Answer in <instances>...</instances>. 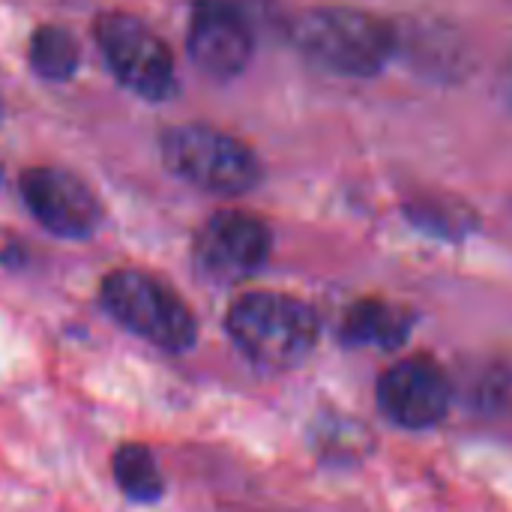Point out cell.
<instances>
[{
  "instance_id": "6da1fadb",
  "label": "cell",
  "mask_w": 512,
  "mask_h": 512,
  "mask_svg": "<svg viewBox=\"0 0 512 512\" xmlns=\"http://www.w3.org/2000/svg\"><path fill=\"white\" fill-rule=\"evenodd\" d=\"M294 48L318 69L345 78H372L396 54V30L360 9H309L291 21Z\"/></svg>"
},
{
  "instance_id": "7a4b0ae2",
  "label": "cell",
  "mask_w": 512,
  "mask_h": 512,
  "mask_svg": "<svg viewBox=\"0 0 512 512\" xmlns=\"http://www.w3.org/2000/svg\"><path fill=\"white\" fill-rule=\"evenodd\" d=\"M231 342L261 369H294L318 342V315L309 303L279 294L252 291L243 294L225 318Z\"/></svg>"
},
{
  "instance_id": "3957f363",
  "label": "cell",
  "mask_w": 512,
  "mask_h": 512,
  "mask_svg": "<svg viewBox=\"0 0 512 512\" xmlns=\"http://www.w3.org/2000/svg\"><path fill=\"white\" fill-rule=\"evenodd\" d=\"M105 312L150 345L183 354L198 339V324L183 297L141 270H114L99 288Z\"/></svg>"
},
{
  "instance_id": "277c9868",
  "label": "cell",
  "mask_w": 512,
  "mask_h": 512,
  "mask_svg": "<svg viewBox=\"0 0 512 512\" xmlns=\"http://www.w3.org/2000/svg\"><path fill=\"white\" fill-rule=\"evenodd\" d=\"M165 168L189 186L213 195H246L261 183L258 156L210 126H174L162 135Z\"/></svg>"
},
{
  "instance_id": "5b68a950",
  "label": "cell",
  "mask_w": 512,
  "mask_h": 512,
  "mask_svg": "<svg viewBox=\"0 0 512 512\" xmlns=\"http://www.w3.org/2000/svg\"><path fill=\"white\" fill-rule=\"evenodd\" d=\"M96 39L117 81L141 99H165L174 90L168 45L135 15L108 12L96 21Z\"/></svg>"
},
{
  "instance_id": "8992f818",
  "label": "cell",
  "mask_w": 512,
  "mask_h": 512,
  "mask_svg": "<svg viewBox=\"0 0 512 512\" xmlns=\"http://www.w3.org/2000/svg\"><path fill=\"white\" fill-rule=\"evenodd\" d=\"M453 405V384L432 357H408L378 381V408L402 429H432Z\"/></svg>"
},
{
  "instance_id": "52a82bcc",
  "label": "cell",
  "mask_w": 512,
  "mask_h": 512,
  "mask_svg": "<svg viewBox=\"0 0 512 512\" xmlns=\"http://www.w3.org/2000/svg\"><path fill=\"white\" fill-rule=\"evenodd\" d=\"M270 228L249 213L225 210L204 222L195 237V264L219 282H240L258 273L270 258Z\"/></svg>"
},
{
  "instance_id": "ba28073f",
  "label": "cell",
  "mask_w": 512,
  "mask_h": 512,
  "mask_svg": "<svg viewBox=\"0 0 512 512\" xmlns=\"http://www.w3.org/2000/svg\"><path fill=\"white\" fill-rule=\"evenodd\" d=\"M21 198L42 228L66 240H84L102 222L93 189L63 168H30L21 177Z\"/></svg>"
},
{
  "instance_id": "9c48e42d",
  "label": "cell",
  "mask_w": 512,
  "mask_h": 512,
  "mask_svg": "<svg viewBox=\"0 0 512 512\" xmlns=\"http://www.w3.org/2000/svg\"><path fill=\"white\" fill-rule=\"evenodd\" d=\"M255 51L252 24L231 0H201L189 21V54L213 78L240 75Z\"/></svg>"
},
{
  "instance_id": "30bf717a",
  "label": "cell",
  "mask_w": 512,
  "mask_h": 512,
  "mask_svg": "<svg viewBox=\"0 0 512 512\" xmlns=\"http://www.w3.org/2000/svg\"><path fill=\"white\" fill-rule=\"evenodd\" d=\"M414 327L411 312L387 300H360L348 309L342 324V339L348 345H372L381 351L399 348Z\"/></svg>"
},
{
  "instance_id": "8fae6325",
  "label": "cell",
  "mask_w": 512,
  "mask_h": 512,
  "mask_svg": "<svg viewBox=\"0 0 512 512\" xmlns=\"http://www.w3.org/2000/svg\"><path fill=\"white\" fill-rule=\"evenodd\" d=\"M114 483L120 486V492L129 501L138 504H153L165 495V480L159 474V465L153 459V453L141 444H123L117 447L114 459Z\"/></svg>"
},
{
  "instance_id": "7c38bea8",
  "label": "cell",
  "mask_w": 512,
  "mask_h": 512,
  "mask_svg": "<svg viewBox=\"0 0 512 512\" xmlns=\"http://www.w3.org/2000/svg\"><path fill=\"white\" fill-rule=\"evenodd\" d=\"M81 60L78 42L69 30L57 24H45L30 39V66L48 81H66L75 75Z\"/></svg>"
},
{
  "instance_id": "4fadbf2b",
  "label": "cell",
  "mask_w": 512,
  "mask_h": 512,
  "mask_svg": "<svg viewBox=\"0 0 512 512\" xmlns=\"http://www.w3.org/2000/svg\"><path fill=\"white\" fill-rule=\"evenodd\" d=\"M408 219L438 237H465L474 225V213L453 201H417L408 207Z\"/></svg>"
},
{
  "instance_id": "5bb4252c",
  "label": "cell",
  "mask_w": 512,
  "mask_h": 512,
  "mask_svg": "<svg viewBox=\"0 0 512 512\" xmlns=\"http://www.w3.org/2000/svg\"><path fill=\"white\" fill-rule=\"evenodd\" d=\"M501 96L507 99V105L512 108V60L510 66L504 69V75H501Z\"/></svg>"
}]
</instances>
